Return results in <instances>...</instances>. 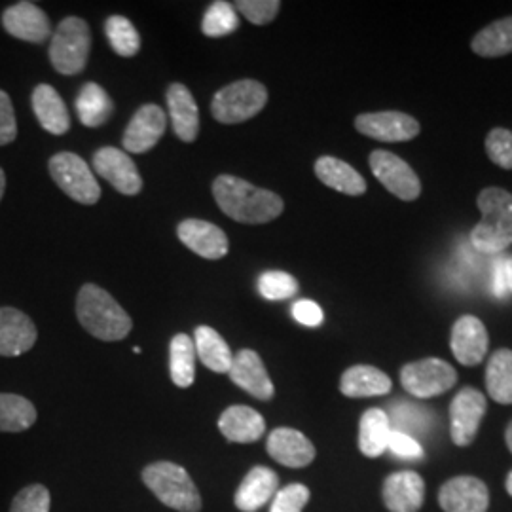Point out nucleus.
Returning a JSON list of instances; mask_svg holds the SVG:
<instances>
[{
	"mask_svg": "<svg viewBox=\"0 0 512 512\" xmlns=\"http://www.w3.org/2000/svg\"><path fill=\"white\" fill-rule=\"evenodd\" d=\"M213 196L230 219L243 224L272 222L285 209L283 200L272 190L258 188L234 175H220L213 183Z\"/></svg>",
	"mask_w": 512,
	"mask_h": 512,
	"instance_id": "1",
	"label": "nucleus"
},
{
	"mask_svg": "<svg viewBox=\"0 0 512 512\" xmlns=\"http://www.w3.org/2000/svg\"><path fill=\"white\" fill-rule=\"evenodd\" d=\"M476 205L482 219L471 232V245L478 253L497 255L512 245V194L490 186L478 194Z\"/></svg>",
	"mask_w": 512,
	"mask_h": 512,
	"instance_id": "2",
	"label": "nucleus"
},
{
	"mask_svg": "<svg viewBox=\"0 0 512 512\" xmlns=\"http://www.w3.org/2000/svg\"><path fill=\"white\" fill-rule=\"evenodd\" d=\"M76 317L80 325L103 342L124 340L131 332V317L105 289L88 283L76 298Z\"/></svg>",
	"mask_w": 512,
	"mask_h": 512,
	"instance_id": "3",
	"label": "nucleus"
},
{
	"mask_svg": "<svg viewBox=\"0 0 512 512\" xmlns=\"http://www.w3.org/2000/svg\"><path fill=\"white\" fill-rule=\"evenodd\" d=\"M143 482L169 509L179 512L202 511V495L181 465L158 461L143 471Z\"/></svg>",
	"mask_w": 512,
	"mask_h": 512,
	"instance_id": "4",
	"label": "nucleus"
},
{
	"mask_svg": "<svg viewBox=\"0 0 512 512\" xmlns=\"http://www.w3.org/2000/svg\"><path fill=\"white\" fill-rule=\"evenodd\" d=\"M92 48V33L84 19L65 18L55 29L50 44V61L59 74L82 73Z\"/></svg>",
	"mask_w": 512,
	"mask_h": 512,
	"instance_id": "5",
	"label": "nucleus"
},
{
	"mask_svg": "<svg viewBox=\"0 0 512 512\" xmlns=\"http://www.w3.org/2000/svg\"><path fill=\"white\" fill-rule=\"evenodd\" d=\"M268 103V90L256 80H238L215 93L211 112L220 124H241L255 118Z\"/></svg>",
	"mask_w": 512,
	"mask_h": 512,
	"instance_id": "6",
	"label": "nucleus"
},
{
	"mask_svg": "<svg viewBox=\"0 0 512 512\" xmlns=\"http://www.w3.org/2000/svg\"><path fill=\"white\" fill-rule=\"evenodd\" d=\"M50 175L55 184L74 202L93 205L101 198V188L95 175L80 156L73 152H59L50 160Z\"/></svg>",
	"mask_w": 512,
	"mask_h": 512,
	"instance_id": "7",
	"label": "nucleus"
},
{
	"mask_svg": "<svg viewBox=\"0 0 512 512\" xmlns=\"http://www.w3.org/2000/svg\"><path fill=\"white\" fill-rule=\"evenodd\" d=\"M456 382L458 372L454 370V366L437 357L408 363L401 370V384L410 395L418 399H431L442 395L452 389Z\"/></svg>",
	"mask_w": 512,
	"mask_h": 512,
	"instance_id": "8",
	"label": "nucleus"
},
{
	"mask_svg": "<svg viewBox=\"0 0 512 512\" xmlns=\"http://www.w3.org/2000/svg\"><path fill=\"white\" fill-rule=\"evenodd\" d=\"M370 169L374 177L384 184L385 190L404 202H412L421 194V183L416 171L387 150H374L370 154Z\"/></svg>",
	"mask_w": 512,
	"mask_h": 512,
	"instance_id": "9",
	"label": "nucleus"
},
{
	"mask_svg": "<svg viewBox=\"0 0 512 512\" xmlns=\"http://www.w3.org/2000/svg\"><path fill=\"white\" fill-rule=\"evenodd\" d=\"M355 128L366 137L382 143L412 141L420 133L418 120L397 110L361 114L355 118Z\"/></svg>",
	"mask_w": 512,
	"mask_h": 512,
	"instance_id": "10",
	"label": "nucleus"
},
{
	"mask_svg": "<svg viewBox=\"0 0 512 512\" xmlns=\"http://www.w3.org/2000/svg\"><path fill=\"white\" fill-rule=\"evenodd\" d=\"M486 397L475 387H463L450 404V435L456 446H469L486 414Z\"/></svg>",
	"mask_w": 512,
	"mask_h": 512,
	"instance_id": "11",
	"label": "nucleus"
},
{
	"mask_svg": "<svg viewBox=\"0 0 512 512\" xmlns=\"http://www.w3.org/2000/svg\"><path fill=\"white\" fill-rule=\"evenodd\" d=\"M93 169L105 181H109L120 194L135 196L143 188L139 169L128 154L120 148H99L93 156Z\"/></svg>",
	"mask_w": 512,
	"mask_h": 512,
	"instance_id": "12",
	"label": "nucleus"
},
{
	"mask_svg": "<svg viewBox=\"0 0 512 512\" xmlns=\"http://www.w3.org/2000/svg\"><path fill=\"white\" fill-rule=\"evenodd\" d=\"M2 27L12 37L33 44H42L52 37L50 19L46 12L33 2H18L6 8L2 14Z\"/></svg>",
	"mask_w": 512,
	"mask_h": 512,
	"instance_id": "13",
	"label": "nucleus"
},
{
	"mask_svg": "<svg viewBox=\"0 0 512 512\" xmlns=\"http://www.w3.org/2000/svg\"><path fill=\"white\" fill-rule=\"evenodd\" d=\"M439 503L444 512H486L490 494L475 476H458L440 488Z\"/></svg>",
	"mask_w": 512,
	"mask_h": 512,
	"instance_id": "14",
	"label": "nucleus"
},
{
	"mask_svg": "<svg viewBox=\"0 0 512 512\" xmlns=\"http://www.w3.org/2000/svg\"><path fill=\"white\" fill-rule=\"evenodd\" d=\"M167 114L158 105H143L135 112L124 133L122 145L131 154H145L164 137Z\"/></svg>",
	"mask_w": 512,
	"mask_h": 512,
	"instance_id": "15",
	"label": "nucleus"
},
{
	"mask_svg": "<svg viewBox=\"0 0 512 512\" xmlns=\"http://www.w3.org/2000/svg\"><path fill=\"white\" fill-rule=\"evenodd\" d=\"M228 376L234 384L241 387L243 391L251 393L258 401L274 399V384L266 372V366L262 363L260 355L253 349H241L234 355Z\"/></svg>",
	"mask_w": 512,
	"mask_h": 512,
	"instance_id": "16",
	"label": "nucleus"
},
{
	"mask_svg": "<svg viewBox=\"0 0 512 512\" xmlns=\"http://www.w3.org/2000/svg\"><path fill=\"white\" fill-rule=\"evenodd\" d=\"M488 330L475 315L459 317L452 329L450 348L461 365L475 366L482 363L488 353Z\"/></svg>",
	"mask_w": 512,
	"mask_h": 512,
	"instance_id": "17",
	"label": "nucleus"
},
{
	"mask_svg": "<svg viewBox=\"0 0 512 512\" xmlns=\"http://www.w3.org/2000/svg\"><path fill=\"white\" fill-rule=\"evenodd\" d=\"M38 332L33 319L16 310L0 308V357H19L37 344Z\"/></svg>",
	"mask_w": 512,
	"mask_h": 512,
	"instance_id": "18",
	"label": "nucleus"
},
{
	"mask_svg": "<svg viewBox=\"0 0 512 512\" xmlns=\"http://www.w3.org/2000/svg\"><path fill=\"white\" fill-rule=\"evenodd\" d=\"M177 234L190 251L207 260H220L228 255L230 243L226 234L220 230L219 226L207 220H183L177 228Z\"/></svg>",
	"mask_w": 512,
	"mask_h": 512,
	"instance_id": "19",
	"label": "nucleus"
},
{
	"mask_svg": "<svg viewBox=\"0 0 512 512\" xmlns=\"http://www.w3.org/2000/svg\"><path fill=\"white\" fill-rule=\"evenodd\" d=\"M266 448L277 463L293 469H302L315 459V446L311 440L304 433L289 427L274 429L268 437Z\"/></svg>",
	"mask_w": 512,
	"mask_h": 512,
	"instance_id": "20",
	"label": "nucleus"
},
{
	"mask_svg": "<svg viewBox=\"0 0 512 512\" xmlns=\"http://www.w3.org/2000/svg\"><path fill=\"white\" fill-rule=\"evenodd\" d=\"M425 499V482L414 471H399L384 482V503L387 511L418 512Z\"/></svg>",
	"mask_w": 512,
	"mask_h": 512,
	"instance_id": "21",
	"label": "nucleus"
},
{
	"mask_svg": "<svg viewBox=\"0 0 512 512\" xmlns=\"http://www.w3.org/2000/svg\"><path fill=\"white\" fill-rule=\"evenodd\" d=\"M165 101H167L171 124H173L177 137L184 143L196 141L198 131H200V110H198L194 95L186 86L175 82L167 88Z\"/></svg>",
	"mask_w": 512,
	"mask_h": 512,
	"instance_id": "22",
	"label": "nucleus"
},
{
	"mask_svg": "<svg viewBox=\"0 0 512 512\" xmlns=\"http://www.w3.org/2000/svg\"><path fill=\"white\" fill-rule=\"evenodd\" d=\"M277 488H279L277 473L268 467H255L239 484L238 492L234 495V503L239 511L256 512L266 503H270V499L277 494Z\"/></svg>",
	"mask_w": 512,
	"mask_h": 512,
	"instance_id": "23",
	"label": "nucleus"
},
{
	"mask_svg": "<svg viewBox=\"0 0 512 512\" xmlns=\"http://www.w3.org/2000/svg\"><path fill=\"white\" fill-rule=\"evenodd\" d=\"M220 433L224 439L238 444H249L262 439L266 433V421L249 406H230L219 418Z\"/></svg>",
	"mask_w": 512,
	"mask_h": 512,
	"instance_id": "24",
	"label": "nucleus"
},
{
	"mask_svg": "<svg viewBox=\"0 0 512 512\" xmlns=\"http://www.w3.org/2000/svg\"><path fill=\"white\" fill-rule=\"evenodd\" d=\"M33 110L40 126L52 135H65L71 129V118L65 101L48 84H38L33 90Z\"/></svg>",
	"mask_w": 512,
	"mask_h": 512,
	"instance_id": "25",
	"label": "nucleus"
},
{
	"mask_svg": "<svg viewBox=\"0 0 512 512\" xmlns=\"http://www.w3.org/2000/svg\"><path fill=\"white\" fill-rule=\"evenodd\" d=\"M391 387V378L385 372L368 365L351 366L340 380V391L351 399L387 395Z\"/></svg>",
	"mask_w": 512,
	"mask_h": 512,
	"instance_id": "26",
	"label": "nucleus"
},
{
	"mask_svg": "<svg viewBox=\"0 0 512 512\" xmlns=\"http://www.w3.org/2000/svg\"><path fill=\"white\" fill-rule=\"evenodd\" d=\"M315 175L323 184L332 190L348 194V196H363L366 192V181L344 160L323 156L315 162Z\"/></svg>",
	"mask_w": 512,
	"mask_h": 512,
	"instance_id": "27",
	"label": "nucleus"
},
{
	"mask_svg": "<svg viewBox=\"0 0 512 512\" xmlns=\"http://www.w3.org/2000/svg\"><path fill=\"white\" fill-rule=\"evenodd\" d=\"M389 416L382 408H370L359 421V450L366 458H380L389 446L391 437Z\"/></svg>",
	"mask_w": 512,
	"mask_h": 512,
	"instance_id": "28",
	"label": "nucleus"
},
{
	"mask_svg": "<svg viewBox=\"0 0 512 512\" xmlns=\"http://www.w3.org/2000/svg\"><path fill=\"white\" fill-rule=\"evenodd\" d=\"M194 348L196 357L203 365L217 374H228L232 368V349L224 342L219 332L211 327H198L194 332Z\"/></svg>",
	"mask_w": 512,
	"mask_h": 512,
	"instance_id": "29",
	"label": "nucleus"
},
{
	"mask_svg": "<svg viewBox=\"0 0 512 512\" xmlns=\"http://www.w3.org/2000/svg\"><path fill=\"white\" fill-rule=\"evenodd\" d=\"M112 101L109 93L99 84L88 82L76 97V114L86 128H101L112 116Z\"/></svg>",
	"mask_w": 512,
	"mask_h": 512,
	"instance_id": "30",
	"label": "nucleus"
},
{
	"mask_svg": "<svg viewBox=\"0 0 512 512\" xmlns=\"http://www.w3.org/2000/svg\"><path fill=\"white\" fill-rule=\"evenodd\" d=\"M196 348L188 334H177L169 346V372L171 382L186 389L196 378Z\"/></svg>",
	"mask_w": 512,
	"mask_h": 512,
	"instance_id": "31",
	"label": "nucleus"
},
{
	"mask_svg": "<svg viewBox=\"0 0 512 512\" xmlns=\"http://www.w3.org/2000/svg\"><path fill=\"white\" fill-rule=\"evenodd\" d=\"M486 387L495 403L512 404V351L497 349L486 366Z\"/></svg>",
	"mask_w": 512,
	"mask_h": 512,
	"instance_id": "32",
	"label": "nucleus"
},
{
	"mask_svg": "<svg viewBox=\"0 0 512 512\" xmlns=\"http://www.w3.org/2000/svg\"><path fill=\"white\" fill-rule=\"evenodd\" d=\"M37 421V408L25 397L0 393V433H21Z\"/></svg>",
	"mask_w": 512,
	"mask_h": 512,
	"instance_id": "33",
	"label": "nucleus"
},
{
	"mask_svg": "<svg viewBox=\"0 0 512 512\" xmlns=\"http://www.w3.org/2000/svg\"><path fill=\"white\" fill-rule=\"evenodd\" d=\"M480 57H503L512 54V18L499 19L484 27L471 42Z\"/></svg>",
	"mask_w": 512,
	"mask_h": 512,
	"instance_id": "34",
	"label": "nucleus"
},
{
	"mask_svg": "<svg viewBox=\"0 0 512 512\" xmlns=\"http://www.w3.org/2000/svg\"><path fill=\"white\" fill-rule=\"evenodd\" d=\"M239 18L230 2H213L203 16L202 31L205 37L220 38L238 31Z\"/></svg>",
	"mask_w": 512,
	"mask_h": 512,
	"instance_id": "35",
	"label": "nucleus"
},
{
	"mask_svg": "<svg viewBox=\"0 0 512 512\" xmlns=\"http://www.w3.org/2000/svg\"><path fill=\"white\" fill-rule=\"evenodd\" d=\"M389 423H391L393 431H399V433H404L414 439V435H421L429 429L431 416L421 406L412 403H399L395 404V408L391 410Z\"/></svg>",
	"mask_w": 512,
	"mask_h": 512,
	"instance_id": "36",
	"label": "nucleus"
},
{
	"mask_svg": "<svg viewBox=\"0 0 512 512\" xmlns=\"http://www.w3.org/2000/svg\"><path fill=\"white\" fill-rule=\"evenodd\" d=\"M105 33L112 50L122 57H133L141 48V37L128 18L110 16L105 23Z\"/></svg>",
	"mask_w": 512,
	"mask_h": 512,
	"instance_id": "37",
	"label": "nucleus"
},
{
	"mask_svg": "<svg viewBox=\"0 0 512 512\" xmlns=\"http://www.w3.org/2000/svg\"><path fill=\"white\" fill-rule=\"evenodd\" d=\"M258 293L266 300H287L298 293V281L287 272H266L258 277Z\"/></svg>",
	"mask_w": 512,
	"mask_h": 512,
	"instance_id": "38",
	"label": "nucleus"
},
{
	"mask_svg": "<svg viewBox=\"0 0 512 512\" xmlns=\"http://www.w3.org/2000/svg\"><path fill=\"white\" fill-rule=\"evenodd\" d=\"M50 505H52V497L48 488L42 484H33L23 488L14 497L10 512H50Z\"/></svg>",
	"mask_w": 512,
	"mask_h": 512,
	"instance_id": "39",
	"label": "nucleus"
},
{
	"mask_svg": "<svg viewBox=\"0 0 512 512\" xmlns=\"http://www.w3.org/2000/svg\"><path fill=\"white\" fill-rule=\"evenodd\" d=\"M486 152L495 165L512 169V131L495 128L486 137Z\"/></svg>",
	"mask_w": 512,
	"mask_h": 512,
	"instance_id": "40",
	"label": "nucleus"
},
{
	"mask_svg": "<svg viewBox=\"0 0 512 512\" xmlns=\"http://www.w3.org/2000/svg\"><path fill=\"white\" fill-rule=\"evenodd\" d=\"M310 501V490L304 484H289L275 494L270 512H302Z\"/></svg>",
	"mask_w": 512,
	"mask_h": 512,
	"instance_id": "41",
	"label": "nucleus"
},
{
	"mask_svg": "<svg viewBox=\"0 0 512 512\" xmlns=\"http://www.w3.org/2000/svg\"><path fill=\"white\" fill-rule=\"evenodd\" d=\"M281 2L279 0H239L236 10L255 25H266L274 21L279 14Z\"/></svg>",
	"mask_w": 512,
	"mask_h": 512,
	"instance_id": "42",
	"label": "nucleus"
},
{
	"mask_svg": "<svg viewBox=\"0 0 512 512\" xmlns=\"http://www.w3.org/2000/svg\"><path fill=\"white\" fill-rule=\"evenodd\" d=\"M18 137V122L12 99L0 90V147L14 143Z\"/></svg>",
	"mask_w": 512,
	"mask_h": 512,
	"instance_id": "43",
	"label": "nucleus"
},
{
	"mask_svg": "<svg viewBox=\"0 0 512 512\" xmlns=\"http://www.w3.org/2000/svg\"><path fill=\"white\" fill-rule=\"evenodd\" d=\"M387 450H391L395 456L404 459H421L423 458V448L420 442L399 431H391L389 437V446Z\"/></svg>",
	"mask_w": 512,
	"mask_h": 512,
	"instance_id": "44",
	"label": "nucleus"
},
{
	"mask_svg": "<svg viewBox=\"0 0 512 512\" xmlns=\"http://www.w3.org/2000/svg\"><path fill=\"white\" fill-rule=\"evenodd\" d=\"M294 319L306 327H319L323 323V310L311 300H300L293 306Z\"/></svg>",
	"mask_w": 512,
	"mask_h": 512,
	"instance_id": "45",
	"label": "nucleus"
},
{
	"mask_svg": "<svg viewBox=\"0 0 512 512\" xmlns=\"http://www.w3.org/2000/svg\"><path fill=\"white\" fill-rule=\"evenodd\" d=\"M495 293L501 298H505L511 293V277H509V268L507 262H501L495 270Z\"/></svg>",
	"mask_w": 512,
	"mask_h": 512,
	"instance_id": "46",
	"label": "nucleus"
},
{
	"mask_svg": "<svg viewBox=\"0 0 512 512\" xmlns=\"http://www.w3.org/2000/svg\"><path fill=\"white\" fill-rule=\"evenodd\" d=\"M4 190H6V175H4V171H2V167H0V200H2V196H4Z\"/></svg>",
	"mask_w": 512,
	"mask_h": 512,
	"instance_id": "47",
	"label": "nucleus"
},
{
	"mask_svg": "<svg viewBox=\"0 0 512 512\" xmlns=\"http://www.w3.org/2000/svg\"><path fill=\"white\" fill-rule=\"evenodd\" d=\"M505 440H507V446H509V450H511L512 454V421L509 423V427H507V433H505Z\"/></svg>",
	"mask_w": 512,
	"mask_h": 512,
	"instance_id": "48",
	"label": "nucleus"
},
{
	"mask_svg": "<svg viewBox=\"0 0 512 512\" xmlns=\"http://www.w3.org/2000/svg\"><path fill=\"white\" fill-rule=\"evenodd\" d=\"M505 488H507V492H509V495H512V471L509 473V476H507V482H505Z\"/></svg>",
	"mask_w": 512,
	"mask_h": 512,
	"instance_id": "49",
	"label": "nucleus"
},
{
	"mask_svg": "<svg viewBox=\"0 0 512 512\" xmlns=\"http://www.w3.org/2000/svg\"><path fill=\"white\" fill-rule=\"evenodd\" d=\"M507 262V268H509V277H511V291H512V256L509 260H505Z\"/></svg>",
	"mask_w": 512,
	"mask_h": 512,
	"instance_id": "50",
	"label": "nucleus"
}]
</instances>
